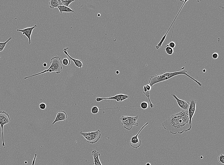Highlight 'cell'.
<instances>
[{"label": "cell", "instance_id": "cell-1", "mask_svg": "<svg viewBox=\"0 0 224 165\" xmlns=\"http://www.w3.org/2000/svg\"><path fill=\"white\" fill-rule=\"evenodd\" d=\"M162 126L173 135L181 134L189 131L192 125L189 123L188 111H182L172 115L162 123Z\"/></svg>", "mask_w": 224, "mask_h": 165}, {"label": "cell", "instance_id": "cell-15", "mask_svg": "<svg viewBox=\"0 0 224 165\" xmlns=\"http://www.w3.org/2000/svg\"><path fill=\"white\" fill-rule=\"evenodd\" d=\"M92 155L94 159L95 165H103L99 159V157L101 156V153L96 150H93L92 152Z\"/></svg>", "mask_w": 224, "mask_h": 165}, {"label": "cell", "instance_id": "cell-27", "mask_svg": "<svg viewBox=\"0 0 224 165\" xmlns=\"http://www.w3.org/2000/svg\"><path fill=\"white\" fill-rule=\"evenodd\" d=\"M212 58L214 59H217L219 56V55L218 53H215L213 54L212 55Z\"/></svg>", "mask_w": 224, "mask_h": 165}, {"label": "cell", "instance_id": "cell-13", "mask_svg": "<svg viewBox=\"0 0 224 165\" xmlns=\"http://www.w3.org/2000/svg\"><path fill=\"white\" fill-rule=\"evenodd\" d=\"M187 1H184V4H183V5L182 6V7H181V8L180 9V10L179 11V12L178 13L177 15V16H176V17H175V18L174 19V21H173V22L172 23L171 26H170V27L169 28V30H168V31H167V32H166V34L163 37V38H162L161 40H160V42L158 44H157V45H156L155 47H156V49H157V50L159 49L160 48H161V47H162V45H163V44L164 42V41H165V39L166 38L167 34H168V33L169 32V30L170 29V28H171V27H172V26L173 24L174 23L175 21V20L176 19V18L177 17L178 15H179V13H180V11H181V10H182V9L183 8V7L184 6V5L185 4L186 2Z\"/></svg>", "mask_w": 224, "mask_h": 165}, {"label": "cell", "instance_id": "cell-20", "mask_svg": "<svg viewBox=\"0 0 224 165\" xmlns=\"http://www.w3.org/2000/svg\"><path fill=\"white\" fill-rule=\"evenodd\" d=\"M12 39V37H10L6 41L4 42H0V52L2 51L6 45L7 43L8 42L10 41Z\"/></svg>", "mask_w": 224, "mask_h": 165}, {"label": "cell", "instance_id": "cell-30", "mask_svg": "<svg viewBox=\"0 0 224 165\" xmlns=\"http://www.w3.org/2000/svg\"><path fill=\"white\" fill-rule=\"evenodd\" d=\"M116 73L117 74H118L120 73V72L118 70H117Z\"/></svg>", "mask_w": 224, "mask_h": 165}, {"label": "cell", "instance_id": "cell-19", "mask_svg": "<svg viewBox=\"0 0 224 165\" xmlns=\"http://www.w3.org/2000/svg\"><path fill=\"white\" fill-rule=\"evenodd\" d=\"M165 50L166 52L168 55H172L174 53V49L170 48L168 45L165 47Z\"/></svg>", "mask_w": 224, "mask_h": 165}, {"label": "cell", "instance_id": "cell-4", "mask_svg": "<svg viewBox=\"0 0 224 165\" xmlns=\"http://www.w3.org/2000/svg\"><path fill=\"white\" fill-rule=\"evenodd\" d=\"M79 133L86 139L87 143L92 144L97 143L101 137V131L99 130L89 132L87 133L81 131Z\"/></svg>", "mask_w": 224, "mask_h": 165}, {"label": "cell", "instance_id": "cell-25", "mask_svg": "<svg viewBox=\"0 0 224 165\" xmlns=\"http://www.w3.org/2000/svg\"><path fill=\"white\" fill-rule=\"evenodd\" d=\"M40 109L42 110H45L47 107V105L45 103H42L39 105Z\"/></svg>", "mask_w": 224, "mask_h": 165}, {"label": "cell", "instance_id": "cell-24", "mask_svg": "<svg viewBox=\"0 0 224 165\" xmlns=\"http://www.w3.org/2000/svg\"><path fill=\"white\" fill-rule=\"evenodd\" d=\"M99 109L97 106L93 107L91 110V112L93 114H96L98 112Z\"/></svg>", "mask_w": 224, "mask_h": 165}, {"label": "cell", "instance_id": "cell-22", "mask_svg": "<svg viewBox=\"0 0 224 165\" xmlns=\"http://www.w3.org/2000/svg\"><path fill=\"white\" fill-rule=\"evenodd\" d=\"M62 63L65 65H69L71 63V60L69 58H64L62 61Z\"/></svg>", "mask_w": 224, "mask_h": 165}, {"label": "cell", "instance_id": "cell-18", "mask_svg": "<svg viewBox=\"0 0 224 165\" xmlns=\"http://www.w3.org/2000/svg\"><path fill=\"white\" fill-rule=\"evenodd\" d=\"M50 7L52 9L58 7L59 4L58 1L57 0H50L49 2Z\"/></svg>", "mask_w": 224, "mask_h": 165}, {"label": "cell", "instance_id": "cell-12", "mask_svg": "<svg viewBox=\"0 0 224 165\" xmlns=\"http://www.w3.org/2000/svg\"><path fill=\"white\" fill-rule=\"evenodd\" d=\"M68 115L64 111H58L56 114L55 119L52 125H54L56 122L60 121H65L68 118Z\"/></svg>", "mask_w": 224, "mask_h": 165}, {"label": "cell", "instance_id": "cell-2", "mask_svg": "<svg viewBox=\"0 0 224 165\" xmlns=\"http://www.w3.org/2000/svg\"><path fill=\"white\" fill-rule=\"evenodd\" d=\"M184 67L175 71L173 73L165 72L162 75L157 74L155 76H151L149 79V84L152 87H153L154 85L160 82L164 81L172 77L180 75H184L191 79L195 83H196L200 87L202 86V84L190 76L187 73V70H183Z\"/></svg>", "mask_w": 224, "mask_h": 165}, {"label": "cell", "instance_id": "cell-33", "mask_svg": "<svg viewBox=\"0 0 224 165\" xmlns=\"http://www.w3.org/2000/svg\"><path fill=\"white\" fill-rule=\"evenodd\" d=\"M201 158H202V159L203 158V156H201Z\"/></svg>", "mask_w": 224, "mask_h": 165}, {"label": "cell", "instance_id": "cell-7", "mask_svg": "<svg viewBox=\"0 0 224 165\" xmlns=\"http://www.w3.org/2000/svg\"><path fill=\"white\" fill-rule=\"evenodd\" d=\"M189 102L190 105L188 109L189 123L192 125L193 117L196 111L197 102L194 99H191Z\"/></svg>", "mask_w": 224, "mask_h": 165}, {"label": "cell", "instance_id": "cell-28", "mask_svg": "<svg viewBox=\"0 0 224 165\" xmlns=\"http://www.w3.org/2000/svg\"><path fill=\"white\" fill-rule=\"evenodd\" d=\"M146 88L147 91H150L152 89V87L149 84H147L145 86Z\"/></svg>", "mask_w": 224, "mask_h": 165}, {"label": "cell", "instance_id": "cell-16", "mask_svg": "<svg viewBox=\"0 0 224 165\" xmlns=\"http://www.w3.org/2000/svg\"><path fill=\"white\" fill-rule=\"evenodd\" d=\"M59 6H64L70 8V4L75 1V0H58Z\"/></svg>", "mask_w": 224, "mask_h": 165}, {"label": "cell", "instance_id": "cell-21", "mask_svg": "<svg viewBox=\"0 0 224 165\" xmlns=\"http://www.w3.org/2000/svg\"><path fill=\"white\" fill-rule=\"evenodd\" d=\"M148 103L146 102H143L141 103L140 107L142 109L146 110L149 107Z\"/></svg>", "mask_w": 224, "mask_h": 165}, {"label": "cell", "instance_id": "cell-6", "mask_svg": "<svg viewBox=\"0 0 224 165\" xmlns=\"http://www.w3.org/2000/svg\"><path fill=\"white\" fill-rule=\"evenodd\" d=\"M149 124V122H147L143 126L140 131L136 135L132 136L131 138L130 142L131 147L133 148L137 149L140 147L141 144V140L138 137L142 130L143 129L144 127Z\"/></svg>", "mask_w": 224, "mask_h": 165}, {"label": "cell", "instance_id": "cell-3", "mask_svg": "<svg viewBox=\"0 0 224 165\" xmlns=\"http://www.w3.org/2000/svg\"><path fill=\"white\" fill-rule=\"evenodd\" d=\"M50 63L51 65L48 69L45 70L44 71L39 73L33 75L31 76L25 77L24 79H26L48 72H55L57 74L61 73L63 70V67L62 66L61 58L60 56H57L52 58L50 61Z\"/></svg>", "mask_w": 224, "mask_h": 165}, {"label": "cell", "instance_id": "cell-32", "mask_svg": "<svg viewBox=\"0 0 224 165\" xmlns=\"http://www.w3.org/2000/svg\"><path fill=\"white\" fill-rule=\"evenodd\" d=\"M203 72H204V73L206 72V70H205V69L203 70Z\"/></svg>", "mask_w": 224, "mask_h": 165}, {"label": "cell", "instance_id": "cell-23", "mask_svg": "<svg viewBox=\"0 0 224 165\" xmlns=\"http://www.w3.org/2000/svg\"><path fill=\"white\" fill-rule=\"evenodd\" d=\"M217 159L219 163L223 164H224V155L223 154H221L219 155Z\"/></svg>", "mask_w": 224, "mask_h": 165}, {"label": "cell", "instance_id": "cell-14", "mask_svg": "<svg viewBox=\"0 0 224 165\" xmlns=\"http://www.w3.org/2000/svg\"><path fill=\"white\" fill-rule=\"evenodd\" d=\"M68 49V48H64L63 50L64 53L67 55L70 60L73 61L76 67L80 68V69L81 70L83 66V64L82 61L81 60L75 59L71 57L68 53L67 50Z\"/></svg>", "mask_w": 224, "mask_h": 165}, {"label": "cell", "instance_id": "cell-11", "mask_svg": "<svg viewBox=\"0 0 224 165\" xmlns=\"http://www.w3.org/2000/svg\"><path fill=\"white\" fill-rule=\"evenodd\" d=\"M171 95L175 99V100L177 101L178 105L183 111H188L190 105L189 102L180 100L174 94L171 93Z\"/></svg>", "mask_w": 224, "mask_h": 165}, {"label": "cell", "instance_id": "cell-5", "mask_svg": "<svg viewBox=\"0 0 224 165\" xmlns=\"http://www.w3.org/2000/svg\"><path fill=\"white\" fill-rule=\"evenodd\" d=\"M10 121V118L7 113L4 111H0V125H1L2 131V147L5 148V145L4 144L3 128L4 126L8 124Z\"/></svg>", "mask_w": 224, "mask_h": 165}, {"label": "cell", "instance_id": "cell-10", "mask_svg": "<svg viewBox=\"0 0 224 165\" xmlns=\"http://www.w3.org/2000/svg\"><path fill=\"white\" fill-rule=\"evenodd\" d=\"M37 27V26L35 25L32 27L25 28V29L22 30L17 29V31L18 32H21L23 35H25L27 37L28 40H29L28 43L30 44L31 43V37L33 31L35 28Z\"/></svg>", "mask_w": 224, "mask_h": 165}, {"label": "cell", "instance_id": "cell-17", "mask_svg": "<svg viewBox=\"0 0 224 165\" xmlns=\"http://www.w3.org/2000/svg\"><path fill=\"white\" fill-rule=\"evenodd\" d=\"M61 13H62L63 12H74V11L70 8L66 7L64 6H59L58 7Z\"/></svg>", "mask_w": 224, "mask_h": 165}, {"label": "cell", "instance_id": "cell-8", "mask_svg": "<svg viewBox=\"0 0 224 165\" xmlns=\"http://www.w3.org/2000/svg\"><path fill=\"white\" fill-rule=\"evenodd\" d=\"M129 97L128 95H124V94H119L113 97L107 98H103L98 97L96 98V101L97 102H99L104 100H112L118 102L123 101L128 99Z\"/></svg>", "mask_w": 224, "mask_h": 165}, {"label": "cell", "instance_id": "cell-31", "mask_svg": "<svg viewBox=\"0 0 224 165\" xmlns=\"http://www.w3.org/2000/svg\"><path fill=\"white\" fill-rule=\"evenodd\" d=\"M146 165H151V164L150 163H148L146 164Z\"/></svg>", "mask_w": 224, "mask_h": 165}, {"label": "cell", "instance_id": "cell-26", "mask_svg": "<svg viewBox=\"0 0 224 165\" xmlns=\"http://www.w3.org/2000/svg\"><path fill=\"white\" fill-rule=\"evenodd\" d=\"M168 45L171 48L173 49L175 48L176 46V44L174 42H170L169 44H168Z\"/></svg>", "mask_w": 224, "mask_h": 165}, {"label": "cell", "instance_id": "cell-29", "mask_svg": "<svg viewBox=\"0 0 224 165\" xmlns=\"http://www.w3.org/2000/svg\"><path fill=\"white\" fill-rule=\"evenodd\" d=\"M47 64L46 63H44L43 64V66H44V67H46L47 66Z\"/></svg>", "mask_w": 224, "mask_h": 165}, {"label": "cell", "instance_id": "cell-9", "mask_svg": "<svg viewBox=\"0 0 224 165\" xmlns=\"http://www.w3.org/2000/svg\"><path fill=\"white\" fill-rule=\"evenodd\" d=\"M120 120L124 128L127 130H130L134 126L131 120V117L122 116Z\"/></svg>", "mask_w": 224, "mask_h": 165}]
</instances>
